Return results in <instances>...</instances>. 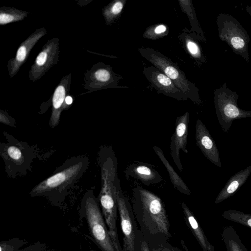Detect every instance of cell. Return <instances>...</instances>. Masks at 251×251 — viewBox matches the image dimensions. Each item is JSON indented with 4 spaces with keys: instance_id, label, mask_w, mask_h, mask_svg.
<instances>
[{
    "instance_id": "1",
    "label": "cell",
    "mask_w": 251,
    "mask_h": 251,
    "mask_svg": "<svg viewBox=\"0 0 251 251\" xmlns=\"http://www.w3.org/2000/svg\"><path fill=\"white\" fill-rule=\"evenodd\" d=\"M132 207L139 229L148 242L172 237L163 201L152 192L137 185L132 191Z\"/></svg>"
},
{
    "instance_id": "2",
    "label": "cell",
    "mask_w": 251,
    "mask_h": 251,
    "mask_svg": "<svg viewBox=\"0 0 251 251\" xmlns=\"http://www.w3.org/2000/svg\"><path fill=\"white\" fill-rule=\"evenodd\" d=\"M138 51L142 57L171 79L188 99L197 105L201 104L198 87L187 78L177 64L160 51L151 48H141L138 49Z\"/></svg>"
},
{
    "instance_id": "3",
    "label": "cell",
    "mask_w": 251,
    "mask_h": 251,
    "mask_svg": "<svg viewBox=\"0 0 251 251\" xmlns=\"http://www.w3.org/2000/svg\"><path fill=\"white\" fill-rule=\"evenodd\" d=\"M82 212L86 219L91 236L101 251H117L109 231L98 200L93 194H87L82 203Z\"/></svg>"
},
{
    "instance_id": "4",
    "label": "cell",
    "mask_w": 251,
    "mask_h": 251,
    "mask_svg": "<svg viewBox=\"0 0 251 251\" xmlns=\"http://www.w3.org/2000/svg\"><path fill=\"white\" fill-rule=\"evenodd\" d=\"M218 36L237 55L248 63L250 37L247 31L233 16L221 13L216 17Z\"/></svg>"
},
{
    "instance_id": "5",
    "label": "cell",
    "mask_w": 251,
    "mask_h": 251,
    "mask_svg": "<svg viewBox=\"0 0 251 251\" xmlns=\"http://www.w3.org/2000/svg\"><path fill=\"white\" fill-rule=\"evenodd\" d=\"M238 95L229 89L226 83L214 91V103L218 120L223 130L228 131L234 120L250 117L251 111L241 109L237 104Z\"/></svg>"
},
{
    "instance_id": "6",
    "label": "cell",
    "mask_w": 251,
    "mask_h": 251,
    "mask_svg": "<svg viewBox=\"0 0 251 251\" xmlns=\"http://www.w3.org/2000/svg\"><path fill=\"white\" fill-rule=\"evenodd\" d=\"M116 200L123 234L122 251H138L143 237L128 199L123 193L120 183L117 187Z\"/></svg>"
},
{
    "instance_id": "7",
    "label": "cell",
    "mask_w": 251,
    "mask_h": 251,
    "mask_svg": "<svg viewBox=\"0 0 251 251\" xmlns=\"http://www.w3.org/2000/svg\"><path fill=\"white\" fill-rule=\"evenodd\" d=\"M87 162L78 161L46 179L31 191V196L49 195L67 189L78 180L87 168Z\"/></svg>"
},
{
    "instance_id": "8",
    "label": "cell",
    "mask_w": 251,
    "mask_h": 251,
    "mask_svg": "<svg viewBox=\"0 0 251 251\" xmlns=\"http://www.w3.org/2000/svg\"><path fill=\"white\" fill-rule=\"evenodd\" d=\"M59 40L55 37L49 40L37 56L29 72L30 80L35 82L43 76L59 58Z\"/></svg>"
},
{
    "instance_id": "9",
    "label": "cell",
    "mask_w": 251,
    "mask_h": 251,
    "mask_svg": "<svg viewBox=\"0 0 251 251\" xmlns=\"http://www.w3.org/2000/svg\"><path fill=\"white\" fill-rule=\"evenodd\" d=\"M143 73L158 93L178 100L188 99L186 95L176 86L174 81L155 66L144 67Z\"/></svg>"
},
{
    "instance_id": "10",
    "label": "cell",
    "mask_w": 251,
    "mask_h": 251,
    "mask_svg": "<svg viewBox=\"0 0 251 251\" xmlns=\"http://www.w3.org/2000/svg\"><path fill=\"white\" fill-rule=\"evenodd\" d=\"M85 75L86 88L90 90L116 87L122 79L113 72L110 66L101 62L94 65L90 73Z\"/></svg>"
},
{
    "instance_id": "11",
    "label": "cell",
    "mask_w": 251,
    "mask_h": 251,
    "mask_svg": "<svg viewBox=\"0 0 251 251\" xmlns=\"http://www.w3.org/2000/svg\"><path fill=\"white\" fill-rule=\"evenodd\" d=\"M189 121V113L188 111L177 117L175 131L171 138V156L180 172L182 171L183 167L180 158V150H181L185 153H188L187 143Z\"/></svg>"
},
{
    "instance_id": "12",
    "label": "cell",
    "mask_w": 251,
    "mask_h": 251,
    "mask_svg": "<svg viewBox=\"0 0 251 251\" xmlns=\"http://www.w3.org/2000/svg\"><path fill=\"white\" fill-rule=\"evenodd\" d=\"M195 127L197 145L207 159L218 167H221L219 151L208 130L200 119L196 121Z\"/></svg>"
},
{
    "instance_id": "13",
    "label": "cell",
    "mask_w": 251,
    "mask_h": 251,
    "mask_svg": "<svg viewBox=\"0 0 251 251\" xmlns=\"http://www.w3.org/2000/svg\"><path fill=\"white\" fill-rule=\"evenodd\" d=\"M47 34L44 27L36 29L19 46L15 57L8 62L7 68L11 78L16 75L21 66L27 59L28 55L34 45L40 39Z\"/></svg>"
},
{
    "instance_id": "14",
    "label": "cell",
    "mask_w": 251,
    "mask_h": 251,
    "mask_svg": "<svg viewBox=\"0 0 251 251\" xmlns=\"http://www.w3.org/2000/svg\"><path fill=\"white\" fill-rule=\"evenodd\" d=\"M127 178L131 177L139 180L146 186L158 184L163 178L154 166L147 163H133L128 166L124 171Z\"/></svg>"
},
{
    "instance_id": "15",
    "label": "cell",
    "mask_w": 251,
    "mask_h": 251,
    "mask_svg": "<svg viewBox=\"0 0 251 251\" xmlns=\"http://www.w3.org/2000/svg\"><path fill=\"white\" fill-rule=\"evenodd\" d=\"M71 76V74H69L63 77L54 90L52 98V108L50 119V125L52 127L58 124L61 113L66 106L65 100L70 91Z\"/></svg>"
},
{
    "instance_id": "16",
    "label": "cell",
    "mask_w": 251,
    "mask_h": 251,
    "mask_svg": "<svg viewBox=\"0 0 251 251\" xmlns=\"http://www.w3.org/2000/svg\"><path fill=\"white\" fill-rule=\"evenodd\" d=\"M185 50L194 60L197 64L201 66L207 61V57L202 49L200 41L204 42L200 35L184 28L178 36Z\"/></svg>"
},
{
    "instance_id": "17",
    "label": "cell",
    "mask_w": 251,
    "mask_h": 251,
    "mask_svg": "<svg viewBox=\"0 0 251 251\" xmlns=\"http://www.w3.org/2000/svg\"><path fill=\"white\" fill-rule=\"evenodd\" d=\"M251 173V166L232 176L217 196L215 203H219L232 196L246 182Z\"/></svg>"
},
{
    "instance_id": "18",
    "label": "cell",
    "mask_w": 251,
    "mask_h": 251,
    "mask_svg": "<svg viewBox=\"0 0 251 251\" xmlns=\"http://www.w3.org/2000/svg\"><path fill=\"white\" fill-rule=\"evenodd\" d=\"M185 223L197 240L203 251H215L214 246L209 242L193 213L184 202L181 203Z\"/></svg>"
},
{
    "instance_id": "19",
    "label": "cell",
    "mask_w": 251,
    "mask_h": 251,
    "mask_svg": "<svg viewBox=\"0 0 251 251\" xmlns=\"http://www.w3.org/2000/svg\"><path fill=\"white\" fill-rule=\"evenodd\" d=\"M153 149L167 170L174 187L183 194L190 195L191 193L190 190L171 165L165 157L163 151L156 146H153Z\"/></svg>"
},
{
    "instance_id": "20",
    "label": "cell",
    "mask_w": 251,
    "mask_h": 251,
    "mask_svg": "<svg viewBox=\"0 0 251 251\" xmlns=\"http://www.w3.org/2000/svg\"><path fill=\"white\" fill-rule=\"evenodd\" d=\"M222 237L227 251H248L232 226L224 227Z\"/></svg>"
},
{
    "instance_id": "21",
    "label": "cell",
    "mask_w": 251,
    "mask_h": 251,
    "mask_svg": "<svg viewBox=\"0 0 251 251\" xmlns=\"http://www.w3.org/2000/svg\"><path fill=\"white\" fill-rule=\"evenodd\" d=\"M178 2L181 10L187 15L190 21L191 28V32H196L201 36L204 42H206L204 32L197 20L194 7L190 0H179Z\"/></svg>"
},
{
    "instance_id": "22",
    "label": "cell",
    "mask_w": 251,
    "mask_h": 251,
    "mask_svg": "<svg viewBox=\"0 0 251 251\" xmlns=\"http://www.w3.org/2000/svg\"><path fill=\"white\" fill-rule=\"evenodd\" d=\"M29 13L13 7H2L0 9V24L4 25L22 21Z\"/></svg>"
},
{
    "instance_id": "23",
    "label": "cell",
    "mask_w": 251,
    "mask_h": 251,
    "mask_svg": "<svg viewBox=\"0 0 251 251\" xmlns=\"http://www.w3.org/2000/svg\"><path fill=\"white\" fill-rule=\"evenodd\" d=\"M126 2V0H115L103 9L102 14L106 25L112 24L120 16Z\"/></svg>"
},
{
    "instance_id": "24",
    "label": "cell",
    "mask_w": 251,
    "mask_h": 251,
    "mask_svg": "<svg viewBox=\"0 0 251 251\" xmlns=\"http://www.w3.org/2000/svg\"><path fill=\"white\" fill-rule=\"evenodd\" d=\"M222 216L226 220L236 222L251 228V214H245L236 210H228L225 211Z\"/></svg>"
},
{
    "instance_id": "25",
    "label": "cell",
    "mask_w": 251,
    "mask_h": 251,
    "mask_svg": "<svg viewBox=\"0 0 251 251\" xmlns=\"http://www.w3.org/2000/svg\"><path fill=\"white\" fill-rule=\"evenodd\" d=\"M169 33L168 27L163 24L153 25L147 28L143 33V37L156 40L167 36Z\"/></svg>"
},
{
    "instance_id": "26",
    "label": "cell",
    "mask_w": 251,
    "mask_h": 251,
    "mask_svg": "<svg viewBox=\"0 0 251 251\" xmlns=\"http://www.w3.org/2000/svg\"><path fill=\"white\" fill-rule=\"evenodd\" d=\"M148 243L150 251H182L166 240H156Z\"/></svg>"
},
{
    "instance_id": "27",
    "label": "cell",
    "mask_w": 251,
    "mask_h": 251,
    "mask_svg": "<svg viewBox=\"0 0 251 251\" xmlns=\"http://www.w3.org/2000/svg\"><path fill=\"white\" fill-rule=\"evenodd\" d=\"M26 243V241L18 238L1 241L0 243V251H18Z\"/></svg>"
},
{
    "instance_id": "28",
    "label": "cell",
    "mask_w": 251,
    "mask_h": 251,
    "mask_svg": "<svg viewBox=\"0 0 251 251\" xmlns=\"http://www.w3.org/2000/svg\"><path fill=\"white\" fill-rule=\"evenodd\" d=\"M46 245L42 243H35L26 248L19 250L18 251H47Z\"/></svg>"
},
{
    "instance_id": "29",
    "label": "cell",
    "mask_w": 251,
    "mask_h": 251,
    "mask_svg": "<svg viewBox=\"0 0 251 251\" xmlns=\"http://www.w3.org/2000/svg\"><path fill=\"white\" fill-rule=\"evenodd\" d=\"M7 153L10 158L15 160H19L21 158L22 155L20 150L14 146H11L8 147L7 149Z\"/></svg>"
},
{
    "instance_id": "30",
    "label": "cell",
    "mask_w": 251,
    "mask_h": 251,
    "mask_svg": "<svg viewBox=\"0 0 251 251\" xmlns=\"http://www.w3.org/2000/svg\"><path fill=\"white\" fill-rule=\"evenodd\" d=\"M138 251H150L149 243L144 236L139 244Z\"/></svg>"
},
{
    "instance_id": "31",
    "label": "cell",
    "mask_w": 251,
    "mask_h": 251,
    "mask_svg": "<svg viewBox=\"0 0 251 251\" xmlns=\"http://www.w3.org/2000/svg\"><path fill=\"white\" fill-rule=\"evenodd\" d=\"M0 122L5 124H9L11 123L10 121L8 119V118L6 116V115L3 113L2 112H0Z\"/></svg>"
},
{
    "instance_id": "32",
    "label": "cell",
    "mask_w": 251,
    "mask_h": 251,
    "mask_svg": "<svg viewBox=\"0 0 251 251\" xmlns=\"http://www.w3.org/2000/svg\"><path fill=\"white\" fill-rule=\"evenodd\" d=\"M73 102V98L71 96L68 95L65 100V103L66 106L71 105Z\"/></svg>"
},
{
    "instance_id": "33",
    "label": "cell",
    "mask_w": 251,
    "mask_h": 251,
    "mask_svg": "<svg viewBox=\"0 0 251 251\" xmlns=\"http://www.w3.org/2000/svg\"><path fill=\"white\" fill-rule=\"evenodd\" d=\"M246 10L247 12L249 13V14L251 17V6H247L246 7Z\"/></svg>"
},
{
    "instance_id": "34",
    "label": "cell",
    "mask_w": 251,
    "mask_h": 251,
    "mask_svg": "<svg viewBox=\"0 0 251 251\" xmlns=\"http://www.w3.org/2000/svg\"><path fill=\"white\" fill-rule=\"evenodd\" d=\"M90 251H94L93 250H90Z\"/></svg>"
},
{
    "instance_id": "35",
    "label": "cell",
    "mask_w": 251,
    "mask_h": 251,
    "mask_svg": "<svg viewBox=\"0 0 251 251\" xmlns=\"http://www.w3.org/2000/svg\"><path fill=\"white\" fill-rule=\"evenodd\" d=\"M250 117H251V116H250Z\"/></svg>"
}]
</instances>
